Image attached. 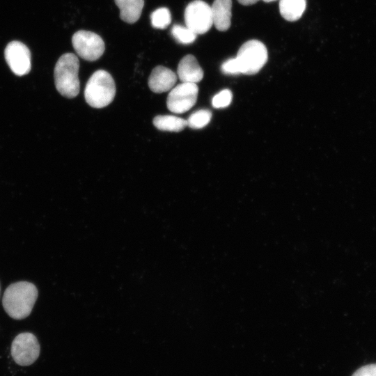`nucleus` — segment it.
Returning a JSON list of instances; mask_svg holds the SVG:
<instances>
[{"label":"nucleus","instance_id":"nucleus-10","mask_svg":"<svg viewBox=\"0 0 376 376\" xmlns=\"http://www.w3.org/2000/svg\"><path fill=\"white\" fill-rule=\"evenodd\" d=\"M178 79L177 75L171 69L163 65L153 68L148 78L150 89L156 93L171 91Z\"/></svg>","mask_w":376,"mask_h":376},{"label":"nucleus","instance_id":"nucleus-13","mask_svg":"<svg viewBox=\"0 0 376 376\" xmlns=\"http://www.w3.org/2000/svg\"><path fill=\"white\" fill-rule=\"evenodd\" d=\"M120 9V17L129 24L135 23L139 18L144 6V0H114Z\"/></svg>","mask_w":376,"mask_h":376},{"label":"nucleus","instance_id":"nucleus-7","mask_svg":"<svg viewBox=\"0 0 376 376\" xmlns=\"http://www.w3.org/2000/svg\"><path fill=\"white\" fill-rule=\"evenodd\" d=\"M11 356L15 362L22 366L33 363L40 354V345L37 338L31 333L18 334L11 345Z\"/></svg>","mask_w":376,"mask_h":376},{"label":"nucleus","instance_id":"nucleus-18","mask_svg":"<svg viewBox=\"0 0 376 376\" xmlns=\"http://www.w3.org/2000/svg\"><path fill=\"white\" fill-rule=\"evenodd\" d=\"M171 32L177 42L184 45L191 44L196 38V34L194 32L187 26L180 24H174Z\"/></svg>","mask_w":376,"mask_h":376},{"label":"nucleus","instance_id":"nucleus-12","mask_svg":"<svg viewBox=\"0 0 376 376\" xmlns=\"http://www.w3.org/2000/svg\"><path fill=\"white\" fill-rule=\"evenodd\" d=\"M232 0H214L212 6L213 24L220 31H227L231 24Z\"/></svg>","mask_w":376,"mask_h":376},{"label":"nucleus","instance_id":"nucleus-1","mask_svg":"<svg viewBox=\"0 0 376 376\" xmlns=\"http://www.w3.org/2000/svg\"><path fill=\"white\" fill-rule=\"evenodd\" d=\"M38 297L35 285L27 281L10 284L5 290L3 306L7 314L15 320L28 317Z\"/></svg>","mask_w":376,"mask_h":376},{"label":"nucleus","instance_id":"nucleus-5","mask_svg":"<svg viewBox=\"0 0 376 376\" xmlns=\"http://www.w3.org/2000/svg\"><path fill=\"white\" fill-rule=\"evenodd\" d=\"M72 43L78 56L88 61L99 59L105 50L102 38L90 31L80 30L75 32L72 38Z\"/></svg>","mask_w":376,"mask_h":376},{"label":"nucleus","instance_id":"nucleus-15","mask_svg":"<svg viewBox=\"0 0 376 376\" xmlns=\"http://www.w3.org/2000/svg\"><path fill=\"white\" fill-rule=\"evenodd\" d=\"M153 125L162 131L178 132L187 126V121L173 115H159L154 118Z\"/></svg>","mask_w":376,"mask_h":376},{"label":"nucleus","instance_id":"nucleus-3","mask_svg":"<svg viewBox=\"0 0 376 376\" xmlns=\"http://www.w3.org/2000/svg\"><path fill=\"white\" fill-rule=\"evenodd\" d=\"M115 95L114 80L111 75L104 70H98L90 77L84 90L86 102L97 109L109 105Z\"/></svg>","mask_w":376,"mask_h":376},{"label":"nucleus","instance_id":"nucleus-14","mask_svg":"<svg viewBox=\"0 0 376 376\" xmlns=\"http://www.w3.org/2000/svg\"><path fill=\"white\" fill-rule=\"evenodd\" d=\"M306 7V0H279V11L283 18L295 22L301 18Z\"/></svg>","mask_w":376,"mask_h":376},{"label":"nucleus","instance_id":"nucleus-19","mask_svg":"<svg viewBox=\"0 0 376 376\" xmlns=\"http://www.w3.org/2000/svg\"><path fill=\"white\" fill-rule=\"evenodd\" d=\"M232 98L233 94L231 91L228 89H224L213 97L212 104L214 108H224L230 104Z\"/></svg>","mask_w":376,"mask_h":376},{"label":"nucleus","instance_id":"nucleus-4","mask_svg":"<svg viewBox=\"0 0 376 376\" xmlns=\"http://www.w3.org/2000/svg\"><path fill=\"white\" fill-rule=\"evenodd\" d=\"M241 74L252 75L258 73L267 63L268 52L265 45L258 40H250L239 49L235 57Z\"/></svg>","mask_w":376,"mask_h":376},{"label":"nucleus","instance_id":"nucleus-9","mask_svg":"<svg viewBox=\"0 0 376 376\" xmlns=\"http://www.w3.org/2000/svg\"><path fill=\"white\" fill-rule=\"evenodd\" d=\"M4 55L8 66L15 75L23 76L30 72L31 52L22 42L16 40L9 42L5 49Z\"/></svg>","mask_w":376,"mask_h":376},{"label":"nucleus","instance_id":"nucleus-17","mask_svg":"<svg viewBox=\"0 0 376 376\" xmlns=\"http://www.w3.org/2000/svg\"><path fill=\"white\" fill-rule=\"evenodd\" d=\"M212 113L208 109H200L191 113L187 121V126L192 129H201L210 121Z\"/></svg>","mask_w":376,"mask_h":376},{"label":"nucleus","instance_id":"nucleus-21","mask_svg":"<svg viewBox=\"0 0 376 376\" xmlns=\"http://www.w3.org/2000/svg\"><path fill=\"white\" fill-rule=\"evenodd\" d=\"M352 376H376V363L361 367Z\"/></svg>","mask_w":376,"mask_h":376},{"label":"nucleus","instance_id":"nucleus-22","mask_svg":"<svg viewBox=\"0 0 376 376\" xmlns=\"http://www.w3.org/2000/svg\"><path fill=\"white\" fill-rule=\"evenodd\" d=\"M260 0H237V1L243 6H250L255 4Z\"/></svg>","mask_w":376,"mask_h":376},{"label":"nucleus","instance_id":"nucleus-20","mask_svg":"<svg viewBox=\"0 0 376 376\" xmlns=\"http://www.w3.org/2000/svg\"><path fill=\"white\" fill-rule=\"evenodd\" d=\"M221 70L226 75L241 74V69L236 58H231L224 61L221 66Z\"/></svg>","mask_w":376,"mask_h":376},{"label":"nucleus","instance_id":"nucleus-2","mask_svg":"<svg viewBox=\"0 0 376 376\" xmlns=\"http://www.w3.org/2000/svg\"><path fill=\"white\" fill-rule=\"evenodd\" d=\"M79 61L72 53L63 54L54 68L55 86L58 93L68 98L76 97L79 92Z\"/></svg>","mask_w":376,"mask_h":376},{"label":"nucleus","instance_id":"nucleus-16","mask_svg":"<svg viewBox=\"0 0 376 376\" xmlns=\"http://www.w3.org/2000/svg\"><path fill=\"white\" fill-rule=\"evenodd\" d=\"M150 19L152 27L164 29L171 22V14L169 8L166 7L159 8L152 13Z\"/></svg>","mask_w":376,"mask_h":376},{"label":"nucleus","instance_id":"nucleus-23","mask_svg":"<svg viewBox=\"0 0 376 376\" xmlns=\"http://www.w3.org/2000/svg\"><path fill=\"white\" fill-rule=\"evenodd\" d=\"M263 1L266 2V3H269V2L275 1L276 0H263Z\"/></svg>","mask_w":376,"mask_h":376},{"label":"nucleus","instance_id":"nucleus-6","mask_svg":"<svg viewBox=\"0 0 376 376\" xmlns=\"http://www.w3.org/2000/svg\"><path fill=\"white\" fill-rule=\"evenodd\" d=\"M186 26L197 34L207 32L213 24L211 6L202 0H194L184 13Z\"/></svg>","mask_w":376,"mask_h":376},{"label":"nucleus","instance_id":"nucleus-11","mask_svg":"<svg viewBox=\"0 0 376 376\" xmlns=\"http://www.w3.org/2000/svg\"><path fill=\"white\" fill-rule=\"evenodd\" d=\"M203 70L194 56L187 54L180 61L177 76L182 82L196 84L203 79Z\"/></svg>","mask_w":376,"mask_h":376},{"label":"nucleus","instance_id":"nucleus-8","mask_svg":"<svg viewBox=\"0 0 376 376\" xmlns=\"http://www.w3.org/2000/svg\"><path fill=\"white\" fill-rule=\"evenodd\" d=\"M198 93L196 84L182 82L170 91L166 100L167 108L175 113L187 112L196 104Z\"/></svg>","mask_w":376,"mask_h":376}]
</instances>
